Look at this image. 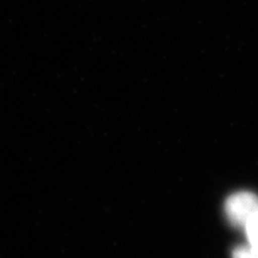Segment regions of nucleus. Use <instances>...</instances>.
Returning <instances> with one entry per match:
<instances>
[{
	"mask_svg": "<svg viewBox=\"0 0 258 258\" xmlns=\"http://www.w3.org/2000/svg\"><path fill=\"white\" fill-rule=\"evenodd\" d=\"M226 214L235 226H246L258 213V196L249 191L233 194L226 201Z\"/></svg>",
	"mask_w": 258,
	"mask_h": 258,
	"instance_id": "1",
	"label": "nucleus"
},
{
	"mask_svg": "<svg viewBox=\"0 0 258 258\" xmlns=\"http://www.w3.org/2000/svg\"><path fill=\"white\" fill-rule=\"evenodd\" d=\"M245 228H246L247 237H249L250 246L258 253V213L247 222Z\"/></svg>",
	"mask_w": 258,
	"mask_h": 258,
	"instance_id": "2",
	"label": "nucleus"
},
{
	"mask_svg": "<svg viewBox=\"0 0 258 258\" xmlns=\"http://www.w3.org/2000/svg\"><path fill=\"white\" fill-rule=\"evenodd\" d=\"M233 258H258V253L252 247H237L233 251Z\"/></svg>",
	"mask_w": 258,
	"mask_h": 258,
	"instance_id": "3",
	"label": "nucleus"
}]
</instances>
